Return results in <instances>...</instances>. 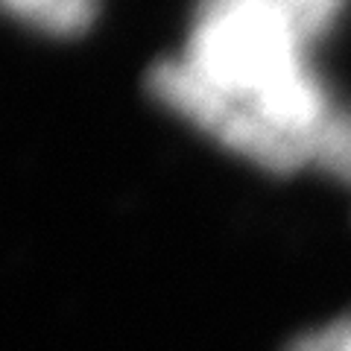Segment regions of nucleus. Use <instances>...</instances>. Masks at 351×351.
<instances>
[{
    "label": "nucleus",
    "instance_id": "obj_1",
    "mask_svg": "<svg viewBox=\"0 0 351 351\" xmlns=\"http://www.w3.org/2000/svg\"><path fill=\"white\" fill-rule=\"evenodd\" d=\"M149 88L173 112L263 170L287 176L307 164V152L293 132L263 117L252 103L219 91L188 62L158 64L149 76Z\"/></svg>",
    "mask_w": 351,
    "mask_h": 351
},
{
    "label": "nucleus",
    "instance_id": "obj_5",
    "mask_svg": "<svg viewBox=\"0 0 351 351\" xmlns=\"http://www.w3.org/2000/svg\"><path fill=\"white\" fill-rule=\"evenodd\" d=\"M295 3H299L304 12L313 18V24L322 29L328 24V18L334 15V9L339 6V0H295Z\"/></svg>",
    "mask_w": 351,
    "mask_h": 351
},
{
    "label": "nucleus",
    "instance_id": "obj_3",
    "mask_svg": "<svg viewBox=\"0 0 351 351\" xmlns=\"http://www.w3.org/2000/svg\"><path fill=\"white\" fill-rule=\"evenodd\" d=\"M6 6L62 36L82 32L94 18V0H6Z\"/></svg>",
    "mask_w": 351,
    "mask_h": 351
},
{
    "label": "nucleus",
    "instance_id": "obj_2",
    "mask_svg": "<svg viewBox=\"0 0 351 351\" xmlns=\"http://www.w3.org/2000/svg\"><path fill=\"white\" fill-rule=\"evenodd\" d=\"M307 164H319L334 179L351 184V114L331 108L304 138Z\"/></svg>",
    "mask_w": 351,
    "mask_h": 351
},
{
    "label": "nucleus",
    "instance_id": "obj_4",
    "mask_svg": "<svg viewBox=\"0 0 351 351\" xmlns=\"http://www.w3.org/2000/svg\"><path fill=\"white\" fill-rule=\"evenodd\" d=\"M287 351H351V316L325 325L319 331L302 334Z\"/></svg>",
    "mask_w": 351,
    "mask_h": 351
}]
</instances>
